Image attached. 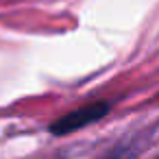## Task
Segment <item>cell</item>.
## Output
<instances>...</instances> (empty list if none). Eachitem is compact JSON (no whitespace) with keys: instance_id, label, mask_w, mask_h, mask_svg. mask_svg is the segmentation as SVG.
Here are the masks:
<instances>
[{"instance_id":"obj_1","label":"cell","mask_w":159,"mask_h":159,"mask_svg":"<svg viewBox=\"0 0 159 159\" xmlns=\"http://www.w3.org/2000/svg\"><path fill=\"white\" fill-rule=\"evenodd\" d=\"M109 113V102L105 100H94V102H87L83 107H76L74 111L61 116L59 120H55L50 124V131L55 135H68V133H74L79 129H85L89 126L92 122L100 120L102 116Z\"/></svg>"}]
</instances>
